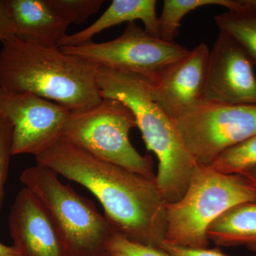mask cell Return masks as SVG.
<instances>
[{
	"mask_svg": "<svg viewBox=\"0 0 256 256\" xmlns=\"http://www.w3.org/2000/svg\"><path fill=\"white\" fill-rule=\"evenodd\" d=\"M35 158L38 164L94 194L116 232L130 242L160 249L166 234V202L156 180L101 160L62 138Z\"/></svg>",
	"mask_w": 256,
	"mask_h": 256,
	"instance_id": "obj_1",
	"label": "cell"
},
{
	"mask_svg": "<svg viewBox=\"0 0 256 256\" xmlns=\"http://www.w3.org/2000/svg\"><path fill=\"white\" fill-rule=\"evenodd\" d=\"M0 50V88L30 92L64 106L86 110L102 100L96 66L60 47H44L13 38Z\"/></svg>",
	"mask_w": 256,
	"mask_h": 256,
	"instance_id": "obj_2",
	"label": "cell"
},
{
	"mask_svg": "<svg viewBox=\"0 0 256 256\" xmlns=\"http://www.w3.org/2000/svg\"><path fill=\"white\" fill-rule=\"evenodd\" d=\"M102 98L122 101L132 110L146 149L158 160L156 182L168 203L180 200L198 166L184 143L172 118L152 98L150 82L137 74L96 66Z\"/></svg>",
	"mask_w": 256,
	"mask_h": 256,
	"instance_id": "obj_3",
	"label": "cell"
},
{
	"mask_svg": "<svg viewBox=\"0 0 256 256\" xmlns=\"http://www.w3.org/2000/svg\"><path fill=\"white\" fill-rule=\"evenodd\" d=\"M256 202V186L242 174L217 172L198 165L188 190L166 205L164 242L176 246L206 248L210 224L232 207Z\"/></svg>",
	"mask_w": 256,
	"mask_h": 256,
	"instance_id": "obj_4",
	"label": "cell"
},
{
	"mask_svg": "<svg viewBox=\"0 0 256 256\" xmlns=\"http://www.w3.org/2000/svg\"><path fill=\"white\" fill-rule=\"evenodd\" d=\"M20 181L43 204L65 244L68 256H102L114 228L88 198L58 174L38 164L24 170Z\"/></svg>",
	"mask_w": 256,
	"mask_h": 256,
	"instance_id": "obj_5",
	"label": "cell"
},
{
	"mask_svg": "<svg viewBox=\"0 0 256 256\" xmlns=\"http://www.w3.org/2000/svg\"><path fill=\"white\" fill-rule=\"evenodd\" d=\"M136 128L132 110L122 101L108 98L86 110L70 112L60 138L101 160L154 180L152 158L141 156L130 141V131Z\"/></svg>",
	"mask_w": 256,
	"mask_h": 256,
	"instance_id": "obj_6",
	"label": "cell"
},
{
	"mask_svg": "<svg viewBox=\"0 0 256 256\" xmlns=\"http://www.w3.org/2000/svg\"><path fill=\"white\" fill-rule=\"evenodd\" d=\"M60 48L95 66L137 74L151 86L190 52L175 42L152 36L134 22L128 23L124 33L111 41Z\"/></svg>",
	"mask_w": 256,
	"mask_h": 256,
	"instance_id": "obj_7",
	"label": "cell"
},
{
	"mask_svg": "<svg viewBox=\"0 0 256 256\" xmlns=\"http://www.w3.org/2000/svg\"><path fill=\"white\" fill-rule=\"evenodd\" d=\"M172 119L201 166H208L226 150L256 136V105L201 102Z\"/></svg>",
	"mask_w": 256,
	"mask_h": 256,
	"instance_id": "obj_8",
	"label": "cell"
},
{
	"mask_svg": "<svg viewBox=\"0 0 256 256\" xmlns=\"http://www.w3.org/2000/svg\"><path fill=\"white\" fill-rule=\"evenodd\" d=\"M70 110L30 92L0 88V114L13 127L12 156L45 150L62 136Z\"/></svg>",
	"mask_w": 256,
	"mask_h": 256,
	"instance_id": "obj_9",
	"label": "cell"
},
{
	"mask_svg": "<svg viewBox=\"0 0 256 256\" xmlns=\"http://www.w3.org/2000/svg\"><path fill=\"white\" fill-rule=\"evenodd\" d=\"M248 57L220 32L210 50L202 102L256 105V77Z\"/></svg>",
	"mask_w": 256,
	"mask_h": 256,
	"instance_id": "obj_10",
	"label": "cell"
},
{
	"mask_svg": "<svg viewBox=\"0 0 256 256\" xmlns=\"http://www.w3.org/2000/svg\"><path fill=\"white\" fill-rule=\"evenodd\" d=\"M8 223L13 247L20 256H68L46 208L28 188L15 197Z\"/></svg>",
	"mask_w": 256,
	"mask_h": 256,
	"instance_id": "obj_11",
	"label": "cell"
},
{
	"mask_svg": "<svg viewBox=\"0 0 256 256\" xmlns=\"http://www.w3.org/2000/svg\"><path fill=\"white\" fill-rule=\"evenodd\" d=\"M210 52L206 44H200L150 84L152 97L172 118L202 102Z\"/></svg>",
	"mask_w": 256,
	"mask_h": 256,
	"instance_id": "obj_12",
	"label": "cell"
},
{
	"mask_svg": "<svg viewBox=\"0 0 256 256\" xmlns=\"http://www.w3.org/2000/svg\"><path fill=\"white\" fill-rule=\"evenodd\" d=\"M15 38L44 47H58L69 24L48 0H8Z\"/></svg>",
	"mask_w": 256,
	"mask_h": 256,
	"instance_id": "obj_13",
	"label": "cell"
},
{
	"mask_svg": "<svg viewBox=\"0 0 256 256\" xmlns=\"http://www.w3.org/2000/svg\"><path fill=\"white\" fill-rule=\"evenodd\" d=\"M156 0H114L100 18L82 31L66 35L58 47L76 46L92 42L99 33L124 22L140 20L144 30L152 36L159 37V18L156 13Z\"/></svg>",
	"mask_w": 256,
	"mask_h": 256,
	"instance_id": "obj_14",
	"label": "cell"
},
{
	"mask_svg": "<svg viewBox=\"0 0 256 256\" xmlns=\"http://www.w3.org/2000/svg\"><path fill=\"white\" fill-rule=\"evenodd\" d=\"M207 237L218 246H245L256 254V202L224 212L210 224Z\"/></svg>",
	"mask_w": 256,
	"mask_h": 256,
	"instance_id": "obj_15",
	"label": "cell"
},
{
	"mask_svg": "<svg viewBox=\"0 0 256 256\" xmlns=\"http://www.w3.org/2000/svg\"><path fill=\"white\" fill-rule=\"evenodd\" d=\"M214 20L220 32L232 37L256 66V12L228 10L216 15Z\"/></svg>",
	"mask_w": 256,
	"mask_h": 256,
	"instance_id": "obj_16",
	"label": "cell"
},
{
	"mask_svg": "<svg viewBox=\"0 0 256 256\" xmlns=\"http://www.w3.org/2000/svg\"><path fill=\"white\" fill-rule=\"evenodd\" d=\"M208 5H218L230 10L234 0H165L159 18L160 38L174 42L182 18L190 12Z\"/></svg>",
	"mask_w": 256,
	"mask_h": 256,
	"instance_id": "obj_17",
	"label": "cell"
},
{
	"mask_svg": "<svg viewBox=\"0 0 256 256\" xmlns=\"http://www.w3.org/2000/svg\"><path fill=\"white\" fill-rule=\"evenodd\" d=\"M256 166V136L228 148L208 165L217 172L242 174Z\"/></svg>",
	"mask_w": 256,
	"mask_h": 256,
	"instance_id": "obj_18",
	"label": "cell"
},
{
	"mask_svg": "<svg viewBox=\"0 0 256 256\" xmlns=\"http://www.w3.org/2000/svg\"><path fill=\"white\" fill-rule=\"evenodd\" d=\"M50 6L68 24H82L99 11L102 0H48Z\"/></svg>",
	"mask_w": 256,
	"mask_h": 256,
	"instance_id": "obj_19",
	"label": "cell"
},
{
	"mask_svg": "<svg viewBox=\"0 0 256 256\" xmlns=\"http://www.w3.org/2000/svg\"><path fill=\"white\" fill-rule=\"evenodd\" d=\"M106 250L114 256H166L161 249L130 242L116 230L108 240Z\"/></svg>",
	"mask_w": 256,
	"mask_h": 256,
	"instance_id": "obj_20",
	"label": "cell"
},
{
	"mask_svg": "<svg viewBox=\"0 0 256 256\" xmlns=\"http://www.w3.org/2000/svg\"><path fill=\"white\" fill-rule=\"evenodd\" d=\"M12 134V124L0 114V210L4 200L5 184L8 178L10 160L13 156Z\"/></svg>",
	"mask_w": 256,
	"mask_h": 256,
	"instance_id": "obj_21",
	"label": "cell"
},
{
	"mask_svg": "<svg viewBox=\"0 0 256 256\" xmlns=\"http://www.w3.org/2000/svg\"><path fill=\"white\" fill-rule=\"evenodd\" d=\"M160 249L166 256H230L222 252L220 249L190 248L176 246L166 242L162 244Z\"/></svg>",
	"mask_w": 256,
	"mask_h": 256,
	"instance_id": "obj_22",
	"label": "cell"
},
{
	"mask_svg": "<svg viewBox=\"0 0 256 256\" xmlns=\"http://www.w3.org/2000/svg\"><path fill=\"white\" fill-rule=\"evenodd\" d=\"M15 38V28L10 14L8 0H0V41Z\"/></svg>",
	"mask_w": 256,
	"mask_h": 256,
	"instance_id": "obj_23",
	"label": "cell"
},
{
	"mask_svg": "<svg viewBox=\"0 0 256 256\" xmlns=\"http://www.w3.org/2000/svg\"><path fill=\"white\" fill-rule=\"evenodd\" d=\"M234 10H248L256 12V0H236V6Z\"/></svg>",
	"mask_w": 256,
	"mask_h": 256,
	"instance_id": "obj_24",
	"label": "cell"
},
{
	"mask_svg": "<svg viewBox=\"0 0 256 256\" xmlns=\"http://www.w3.org/2000/svg\"><path fill=\"white\" fill-rule=\"evenodd\" d=\"M0 256H20L13 246H8L0 242Z\"/></svg>",
	"mask_w": 256,
	"mask_h": 256,
	"instance_id": "obj_25",
	"label": "cell"
},
{
	"mask_svg": "<svg viewBox=\"0 0 256 256\" xmlns=\"http://www.w3.org/2000/svg\"><path fill=\"white\" fill-rule=\"evenodd\" d=\"M242 176H246L247 178H248L250 182L256 186V166L254 168H250L246 172L242 174Z\"/></svg>",
	"mask_w": 256,
	"mask_h": 256,
	"instance_id": "obj_26",
	"label": "cell"
},
{
	"mask_svg": "<svg viewBox=\"0 0 256 256\" xmlns=\"http://www.w3.org/2000/svg\"><path fill=\"white\" fill-rule=\"evenodd\" d=\"M102 256H114L112 255V254H110V252H105V254H104V255Z\"/></svg>",
	"mask_w": 256,
	"mask_h": 256,
	"instance_id": "obj_27",
	"label": "cell"
}]
</instances>
